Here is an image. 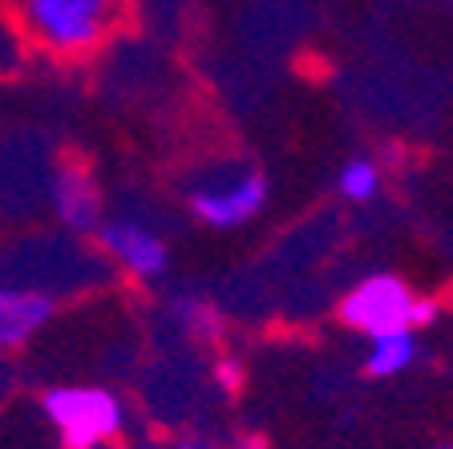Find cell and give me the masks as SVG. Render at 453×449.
Here are the masks:
<instances>
[{
	"label": "cell",
	"mask_w": 453,
	"mask_h": 449,
	"mask_svg": "<svg viewBox=\"0 0 453 449\" xmlns=\"http://www.w3.org/2000/svg\"><path fill=\"white\" fill-rule=\"evenodd\" d=\"M25 37L53 57L97 53L122 20V0H17Z\"/></svg>",
	"instance_id": "obj_1"
},
{
	"label": "cell",
	"mask_w": 453,
	"mask_h": 449,
	"mask_svg": "<svg viewBox=\"0 0 453 449\" xmlns=\"http://www.w3.org/2000/svg\"><path fill=\"white\" fill-rule=\"evenodd\" d=\"M336 316L349 332L360 337H380V332H417L434 324L437 304L425 299L405 275L372 272L357 280L336 304Z\"/></svg>",
	"instance_id": "obj_2"
},
{
	"label": "cell",
	"mask_w": 453,
	"mask_h": 449,
	"mask_svg": "<svg viewBox=\"0 0 453 449\" xmlns=\"http://www.w3.org/2000/svg\"><path fill=\"white\" fill-rule=\"evenodd\" d=\"M41 409L65 449H102L126 433V401L102 384H57Z\"/></svg>",
	"instance_id": "obj_3"
},
{
	"label": "cell",
	"mask_w": 453,
	"mask_h": 449,
	"mask_svg": "<svg viewBox=\"0 0 453 449\" xmlns=\"http://www.w3.org/2000/svg\"><path fill=\"white\" fill-rule=\"evenodd\" d=\"M267 195H272V182H267L264 170L243 166L231 170V174H211L195 182L187 190V206L211 231H239V227L264 215Z\"/></svg>",
	"instance_id": "obj_4"
},
{
	"label": "cell",
	"mask_w": 453,
	"mask_h": 449,
	"mask_svg": "<svg viewBox=\"0 0 453 449\" xmlns=\"http://www.w3.org/2000/svg\"><path fill=\"white\" fill-rule=\"evenodd\" d=\"M97 247L122 267L130 280L154 283L170 272V247L158 231H150L146 223L130 215H105L102 227L94 231Z\"/></svg>",
	"instance_id": "obj_5"
},
{
	"label": "cell",
	"mask_w": 453,
	"mask_h": 449,
	"mask_svg": "<svg viewBox=\"0 0 453 449\" xmlns=\"http://www.w3.org/2000/svg\"><path fill=\"white\" fill-rule=\"evenodd\" d=\"M53 211L77 235H94L105 219V198L85 162H61L53 174Z\"/></svg>",
	"instance_id": "obj_6"
},
{
	"label": "cell",
	"mask_w": 453,
	"mask_h": 449,
	"mask_svg": "<svg viewBox=\"0 0 453 449\" xmlns=\"http://www.w3.org/2000/svg\"><path fill=\"white\" fill-rule=\"evenodd\" d=\"M53 316H57V299L49 291L0 283V352L25 348L33 337L45 332V324Z\"/></svg>",
	"instance_id": "obj_7"
},
{
	"label": "cell",
	"mask_w": 453,
	"mask_h": 449,
	"mask_svg": "<svg viewBox=\"0 0 453 449\" xmlns=\"http://www.w3.org/2000/svg\"><path fill=\"white\" fill-rule=\"evenodd\" d=\"M417 332H380L368 337V352H365V373L377 381H393V376L409 373L417 365Z\"/></svg>",
	"instance_id": "obj_8"
},
{
	"label": "cell",
	"mask_w": 453,
	"mask_h": 449,
	"mask_svg": "<svg viewBox=\"0 0 453 449\" xmlns=\"http://www.w3.org/2000/svg\"><path fill=\"white\" fill-rule=\"evenodd\" d=\"M380 182H385L380 162L368 159V154H352V159L336 170V195L344 198V203H372V198L380 195Z\"/></svg>",
	"instance_id": "obj_9"
},
{
	"label": "cell",
	"mask_w": 453,
	"mask_h": 449,
	"mask_svg": "<svg viewBox=\"0 0 453 449\" xmlns=\"http://www.w3.org/2000/svg\"><path fill=\"white\" fill-rule=\"evenodd\" d=\"M170 312H174V320H179L195 340H203V344H215V340H223V332H226L223 312L203 296H179L170 304Z\"/></svg>",
	"instance_id": "obj_10"
},
{
	"label": "cell",
	"mask_w": 453,
	"mask_h": 449,
	"mask_svg": "<svg viewBox=\"0 0 453 449\" xmlns=\"http://www.w3.org/2000/svg\"><path fill=\"white\" fill-rule=\"evenodd\" d=\"M215 384L223 393H239V384H243V365H239V356H219L215 360Z\"/></svg>",
	"instance_id": "obj_11"
},
{
	"label": "cell",
	"mask_w": 453,
	"mask_h": 449,
	"mask_svg": "<svg viewBox=\"0 0 453 449\" xmlns=\"http://www.w3.org/2000/svg\"><path fill=\"white\" fill-rule=\"evenodd\" d=\"M223 449H267V445L259 437H235V441H226Z\"/></svg>",
	"instance_id": "obj_12"
},
{
	"label": "cell",
	"mask_w": 453,
	"mask_h": 449,
	"mask_svg": "<svg viewBox=\"0 0 453 449\" xmlns=\"http://www.w3.org/2000/svg\"><path fill=\"white\" fill-rule=\"evenodd\" d=\"M437 449H453V445H437Z\"/></svg>",
	"instance_id": "obj_13"
}]
</instances>
